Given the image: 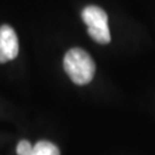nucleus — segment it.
<instances>
[{
	"label": "nucleus",
	"mask_w": 155,
	"mask_h": 155,
	"mask_svg": "<svg viewBox=\"0 0 155 155\" xmlns=\"http://www.w3.org/2000/svg\"><path fill=\"white\" fill-rule=\"evenodd\" d=\"M63 68L67 75L77 85H86L94 77L95 63L87 52L82 48H71L66 53Z\"/></svg>",
	"instance_id": "nucleus-1"
},
{
	"label": "nucleus",
	"mask_w": 155,
	"mask_h": 155,
	"mask_svg": "<svg viewBox=\"0 0 155 155\" xmlns=\"http://www.w3.org/2000/svg\"><path fill=\"white\" fill-rule=\"evenodd\" d=\"M82 18L87 25L90 37L98 44H108L110 41V31L108 27V16L98 6H87L82 12Z\"/></svg>",
	"instance_id": "nucleus-2"
},
{
	"label": "nucleus",
	"mask_w": 155,
	"mask_h": 155,
	"mask_svg": "<svg viewBox=\"0 0 155 155\" xmlns=\"http://www.w3.org/2000/svg\"><path fill=\"white\" fill-rule=\"evenodd\" d=\"M18 55V39L9 25L0 27V63L14 60Z\"/></svg>",
	"instance_id": "nucleus-3"
},
{
	"label": "nucleus",
	"mask_w": 155,
	"mask_h": 155,
	"mask_svg": "<svg viewBox=\"0 0 155 155\" xmlns=\"http://www.w3.org/2000/svg\"><path fill=\"white\" fill-rule=\"evenodd\" d=\"M32 155H60V150L50 141L40 140L33 146Z\"/></svg>",
	"instance_id": "nucleus-4"
},
{
	"label": "nucleus",
	"mask_w": 155,
	"mask_h": 155,
	"mask_svg": "<svg viewBox=\"0 0 155 155\" xmlns=\"http://www.w3.org/2000/svg\"><path fill=\"white\" fill-rule=\"evenodd\" d=\"M33 146L28 140H21L16 147L17 155H32Z\"/></svg>",
	"instance_id": "nucleus-5"
}]
</instances>
